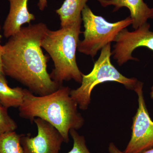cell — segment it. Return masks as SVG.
<instances>
[{
    "label": "cell",
    "mask_w": 153,
    "mask_h": 153,
    "mask_svg": "<svg viewBox=\"0 0 153 153\" xmlns=\"http://www.w3.org/2000/svg\"><path fill=\"white\" fill-rule=\"evenodd\" d=\"M38 128V134L21 135L23 153H59L64 142L63 137L54 127L46 121L36 118L33 121Z\"/></svg>",
    "instance_id": "ba28073f"
},
{
    "label": "cell",
    "mask_w": 153,
    "mask_h": 153,
    "mask_svg": "<svg viewBox=\"0 0 153 153\" xmlns=\"http://www.w3.org/2000/svg\"><path fill=\"white\" fill-rule=\"evenodd\" d=\"M143 86V83L138 81L134 89L138 96V108L133 119L131 138L125 153H141L153 148V121L145 102Z\"/></svg>",
    "instance_id": "8992f818"
},
{
    "label": "cell",
    "mask_w": 153,
    "mask_h": 153,
    "mask_svg": "<svg viewBox=\"0 0 153 153\" xmlns=\"http://www.w3.org/2000/svg\"><path fill=\"white\" fill-rule=\"evenodd\" d=\"M10 10L3 27L4 36L6 38L19 33L23 25H30L36 19L35 15L28 10L29 0H8Z\"/></svg>",
    "instance_id": "9c48e42d"
},
{
    "label": "cell",
    "mask_w": 153,
    "mask_h": 153,
    "mask_svg": "<svg viewBox=\"0 0 153 153\" xmlns=\"http://www.w3.org/2000/svg\"><path fill=\"white\" fill-rule=\"evenodd\" d=\"M150 97L153 100V85L151 88V92H150Z\"/></svg>",
    "instance_id": "ffe728a7"
},
{
    "label": "cell",
    "mask_w": 153,
    "mask_h": 153,
    "mask_svg": "<svg viewBox=\"0 0 153 153\" xmlns=\"http://www.w3.org/2000/svg\"><path fill=\"white\" fill-rule=\"evenodd\" d=\"M73 140L72 149L67 153H91L88 149L84 136L80 135L76 130L74 129L69 131Z\"/></svg>",
    "instance_id": "9a60e30c"
},
{
    "label": "cell",
    "mask_w": 153,
    "mask_h": 153,
    "mask_svg": "<svg viewBox=\"0 0 153 153\" xmlns=\"http://www.w3.org/2000/svg\"><path fill=\"white\" fill-rule=\"evenodd\" d=\"M112 55L111 44H107L101 50L100 55L94 63L92 71L88 74H82L81 85L76 89L71 90V98L80 109L85 110L91 102V95L93 88L100 83L106 82L120 83L130 90H134L137 79L128 78L121 74L111 61Z\"/></svg>",
    "instance_id": "277c9868"
},
{
    "label": "cell",
    "mask_w": 153,
    "mask_h": 153,
    "mask_svg": "<svg viewBox=\"0 0 153 153\" xmlns=\"http://www.w3.org/2000/svg\"><path fill=\"white\" fill-rule=\"evenodd\" d=\"M21 137L15 131L0 134V153H23Z\"/></svg>",
    "instance_id": "4fadbf2b"
},
{
    "label": "cell",
    "mask_w": 153,
    "mask_h": 153,
    "mask_svg": "<svg viewBox=\"0 0 153 153\" xmlns=\"http://www.w3.org/2000/svg\"><path fill=\"white\" fill-rule=\"evenodd\" d=\"M1 25H0V74H4L3 70L2 57L4 52V45H2L1 43Z\"/></svg>",
    "instance_id": "2e32d148"
},
{
    "label": "cell",
    "mask_w": 153,
    "mask_h": 153,
    "mask_svg": "<svg viewBox=\"0 0 153 153\" xmlns=\"http://www.w3.org/2000/svg\"><path fill=\"white\" fill-rule=\"evenodd\" d=\"M7 109L0 102V134L15 131L18 128L16 123L9 115Z\"/></svg>",
    "instance_id": "5bb4252c"
},
{
    "label": "cell",
    "mask_w": 153,
    "mask_h": 153,
    "mask_svg": "<svg viewBox=\"0 0 153 153\" xmlns=\"http://www.w3.org/2000/svg\"><path fill=\"white\" fill-rule=\"evenodd\" d=\"M71 90L68 86H61L52 93L39 96L25 88L19 116L32 122L36 118L46 121L59 131L64 142L68 143L70 131L78 130L84 123L78 105L70 95Z\"/></svg>",
    "instance_id": "7a4b0ae2"
},
{
    "label": "cell",
    "mask_w": 153,
    "mask_h": 153,
    "mask_svg": "<svg viewBox=\"0 0 153 153\" xmlns=\"http://www.w3.org/2000/svg\"><path fill=\"white\" fill-rule=\"evenodd\" d=\"M48 28L44 23L22 27L4 45L3 70L6 76L20 82L32 93L44 96L62 85L52 80L47 71L49 57L44 55L41 42Z\"/></svg>",
    "instance_id": "6da1fadb"
},
{
    "label": "cell",
    "mask_w": 153,
    "mask_h": 153,
    "mask_svg": "<svg viewBox=\"0 0 153 153\" xmlns=\"http://www.w3.org/2000/svg\"><path fill=\"white\" fill-rule=\"evenodd\" d=\"M141 153H153V148Z\"/></svg>",
    "instance_id": "d6986e66"
},
{
    "label": "cell",
    "mask_w": 153,
    "mask_h": 153,
    "mask_svg": "<svg viewBox=\"0 0 153 153\" xmlns=\"http://www.w3.org/2000/svg\"><path fill=\"white\" fill-rule=\"evenodd\" d=\"M102 6L114 7L113 12L118 10L125 7L130 12V17L132 21V27L136 30L147 22L149 19H153V8L149 7L143 0H97Z\"/></svg>",
    "instance_id": "30bf717a"
},
{
    "label": "cell",
    "mask_w": 153,
    "mask_h": 153,
    "mask_svg": "<svg viewBox=\"0 0 153 153\" xmlns=\"http://www.w3.org/2000/svg\"><path fill=\"white\" fill-rule=\"evenodd\" d=\"M150 25L145 23L133 32L125 28L120 32L116 37L112 52L113 58L119 66L129 60H137L132 56L135 49L144 47L153 51V32L150 30Z\"/></svg>",
    "instance_id": "52a82bcc"
},
{
    "label": "cell",
    "mask_w": 153,
    "mask_h": 153,
    "mask_svg": "<svg viewBox=\"0 0 153 153\" xmlns=\"http://www.w3.org/2000/svg\"><path fill=\"white\" fill-rule=\"evenodd\" d=\"M38 5L40 10H44L47 6V0H39Z\"/></svg>",
    "instance_id": "ac0fdd59"
},
{
    "label": "cell",
    "mask_w": 153,
    "mask_h": 153,
    "mask_svg": "<svg viewBox=\"0 0 153 153\" xmlns=\"http://www.w3.org/2000/svg\"><path fill=\"white\" fill-rule=\"evenodd\" d=\"M84 31V39L79 41L77 51L92 58L107 44L114 42L118 33L132 25L130 16L111 23L101 16L95 15L86 5L81 13Z\"/></svg>",
    "instance_id": "5b68a950"
},
{
    "label": "cell",
    "mask_w": 153,
    "mask_h": 153,
    "mask_svg": "<svg viewBox=\"0 0 153 153\" xmlns=\"http://www.w3.org/2000/svg\"><path fill=\"white\" fill-rule=\"evenodd\" d=\"M82 22H75L55 31L48 29L41 41V47L54 63L51 78L60 85L71 79L79 83L82 82L83 74L77 66L76 55Z\"/></svg>",
    "instance_id": "3957f363"
},
{
    "label": "cell",
    "mask_w": 153,
    "mask_h": 153,
    "mask_svg": "<svg viewBox=\"0 0 153 153\" xmlns=\"http://www.w3.org/2000/svg\"><path fill=\"white\" fill-rule=\"evenodd\" d=\"M88 0H65L56 10L59 16L61 27L82 21L81 13Z\"/></svg>",
    "instance_id": "8fae6325"
},
{
    "label": "cell",
    "mask_w": 153,
    "mask_h": 153,
    "mask_svg": "<svg viewBox=\"0 0 153 153\" xmlns=\"http://www.w3.org/2000/svg\"><path fill=\"white\" fill-rule=\"evenodd\" d=\"M108 152L109 153H125L123 152H122L113 143H110L108 146Z\"/></svg>",
    "instance_id": "e0dca14e"
},
{
    "label": "cell",
    "mask_w": 153,
    "mask_h": 153,
    "mask_svg": "<svg viewBox=\"0 0 153 153\" xmlns=\"http://www.w3.org/2000/svg\"><path fill=\"white\" fill-rule=\"evenodd\" d=\"M5 76L0 74V102L7 108H19L24 101L25 88L10 87Z\"/></svg>",
    "instance_id": "7c38bea8"
}]
</instances>
